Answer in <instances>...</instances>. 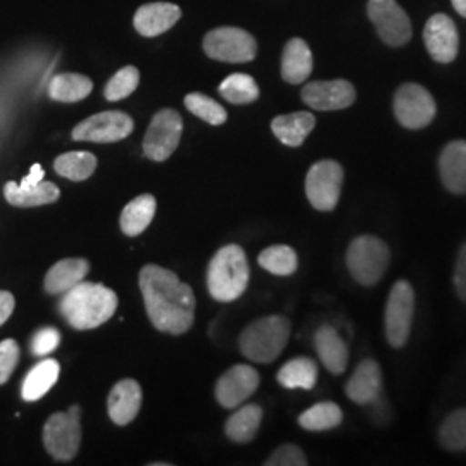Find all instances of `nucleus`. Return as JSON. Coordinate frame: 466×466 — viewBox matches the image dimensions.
I'll return each mask as SVG.
<instances>
[{
  "label": "nucleus",
  "mask_w": 466,
  "mask_h": 466,
  "mask_svg": "<svg viewBox=\"0 0 466 466\" xmlns=\"http://www.w3.org/2000/svg\"><path fill=\"white\" fill-rule=\"evenodd\" d=\"M138 283L147 315L159 332L182 335L190 330L196 317V296L190 285L157 265L142 268Z\"/></svg>",
  "instance_id": "nucleus-1"
},
{
  "label": "nucleus",
  "mask_w": 466,
  "mask_h": 466,
  "mask_svg": "<svg viewBox=\"0 0 466 466\" xmlns=\"http://www.w3.org/2000/svg\"><path fill=\"white\" fill-rule=\"evenodd\" d=\"M59 308L73 329L90 330L116 313L117 296L102 283L80 282L67 290Z\"/></svg>",
  "instance_id": "nucleus-2"
},
{
  "label": "nucleus",
  "mask_w": 466,
  "mask_h": 466,
  "mask_svg": "<svg viewBox=\"0 0 466 466\" xmlns=\"http://www.w3.org/2000/svg\"><path fill=\"white\" fill-rule=\"evenodd\" d=\"M249 285V263L240 246H225L218 250L208 268L209 294L221 302L238 299Z\"/></svg>",
  "instance_id": "nucleus-3"
},
{
  "label": "nucleus",
  "mask_w": 466,
  "mask_h": 466,
  "mask_svg": "<svg viewBox=\"0 0 466 466\" xmlns=\"http://www.w3.org/2000/svg\"><path fill=\"white\" fill-rule=\"evenodd\" d=\"M290 337V321L285 317H265L252 321L238 339L240 352L254 363H273Z\"/></svg>",
  "instance_id": "nucleus-4"
},
{
  "label": "nucleus",
  "mask_w": 466,
  "mask_h": 466,
  "mask_svg": "<svg viewBox=\"0 0 466 466\" xmlns=\"http://www.w3.org/2000/svg\"><path fill=\"white\" fill-rule=\"evenodd\" d=\"M350 277L363 285L373 287L380 282L390 263V250L375 235H360L350 244L346 254Z\"/></svg>",
  "instance_id": "nucleus-5"
},
{
  "label": "nucleus",
  "mask_w": 466,
  "mask_h": 466,
  "mask_svg": "<svg viewBox=\"0 0 466 466\" xmlns=\"http://www.w3.org/2000/svg\"><path fill=\"white\" fill-rule=\"evenodd\" d=\"M415 317V290L408 280H398L392 285L385 304V337L387 342L400 350L406 346Z\"/></svg>",
  "instance_id": "nucleus-6"
},
{
  "label": "nucleus",
  "mask_w": 466,
  "mask_h": 466,
  "mask_svg": "<svg viewBox=\"0 0 466 466\" xmlns=\"http://www.w3.org/2000/svg\"><path fill=\"white\" fill-rule=\"evenodd\" d=\"M44 444L52 458L69 461L76 456L82 444L80 408L71 406L67 413H54L44 427Z\"/></svg>",
  "instance_id": "nucleus-7"
},
{
  "label": "nucleus",
  "mask_w": 466,
  "mask_h": 466,
  "mask_svg": "<svg viewBox=\"0 0 466 466\" xmlns=\"http://www.w3.org/2000/svg\"><path fill=\"white\" fill-rule=\"evenodd\" d=\"M342 184L344 167L332 159L318 161L306 175V196L309 204L317 211L330 213L339 204Z\"/></svg>",
  "instance_id": "nucleus-8"
},
{
  "label": "nucleus",
  "mask_w": 466,
  "mask_h": 466,
  "mask_svg": "<svg viewBox=\"0 0 466 466\" xmlns=\"http://www.w3.org/2000/svg\"><path fill=\"white\" fill-rule=\"evenodd\" d=\"M204 52L223 63H249L256 57L258 44L242 28L221 26L204 36Z\"/></svg>",
  "instance_id": "nucleus-9"
},
{
  "label": "nucleus",
  "mask_w": 466,
  "mask_h": 466,
  "mask_svg": "<svg viewBox=\"0 0 466 466\" xmlns=\"http://www.w3.org/2000/svg\"><path fill=\"white\" fill-rule=\"evenodd\" d=\"M437 113L432 94L418 84H404L394 96V115L408 130L429 127Z\"/></svg>",
  "instance_id": "nucleus-10"
},
{
  "label": "nucleus",
  "mask_w": 466,
  "mask_h": 466,
  "mask_svg": "<svg viewBox=\"0 0 466 466\" xmlns=\"http://www.w3.org/2000/svg\"><path fill=\"white\" fill-rule=\"evenodd\" d=\"M184 132L182 116L173 109L156 113L144 137V154L152 161H167L177 150Z\"/></svg>",
  "instance_id": "nucleus-11"
},
{
  "label": "nucleus",
  "mask_w": 466,
  "mask_h": 466,
  "mask_svg": "<svg viewBox=\"0 0 466 466\" xmlns=\"http://www.w3.org/2000/svg\"><path fill=\"white\" fill-rule=\"evenodd\" d=\"M134 132V119L121 111H106L86 117L73 130V138L78 142L111 144L127 138Z\"/></svg>",
  "instance_id": "nucleus-12"
},
{
  "label": "nucleus",
  "mask_w": 466,
  "mask_h": 466,
  "mask_svg": "<svg viewBox=\"0 0 466 466\" xmlns=\"http://www.w3.org/2000/svg\"><path fill=\"white\" fill-rule=\"evenodd\" d=\"M368 16L387 46L400 47L411 38V21L396 0H370Z\"/></svg>",
  "instance_id": "nucleus-13"
},
{
  "label": "nucleus",
  "mask_w": 466,
  "mask_h": 466,
  "mask_svg": "<svg viewBox=\"0 0 466 466\" xmlns=\"http://www.w3.org/2000/svg\"><path fill=\"white\" fill-rule=\"evenodd\" d=\"M259 373L249 365H235L225 371L217 383V400L223 408L232 410L240 406L258 390Z\"/></svg>",
  "instance_id": "nucleus-14"
},
{
  "label": "nucleus",
  "mask_w": 466,
  "mask_h": 466,
  "mask_svg": "<svg viewBox=\"0 0 466 466\" xmlns=\"http://www.w3.org/2000/svg\"><path fill=\"white\" fill-rule=\"evenodd\" d=\"M302 100L317 111L346 109L356 100V88L348 80L313 82L302 88Z\"/></svg>",
  "instance_id": "nucleus-15"
},
{
  "label": "nucleus",
  "mask_w": 466,
  "mask_h": 466,
  "mask_svg": "<svg viewBox=\"0 0 466 466\" xmlns=\"http://www.w3.org/2000/svg\"><path fill=\"white\" fill-rule=\"evenodd\" d=\"M425 47L432 56L433 61L448 65L456 59L458 47H460V36L456 25L446 15H433L425 25Z\"/></svg>",
  "instance_id": "nucleus-16"
},
{
  "label": "nucleus",
  "mask_w": 466,
  "mask_h": 466,
  "mask_svg": "<svg viewBox=\"0 0 466 466\" xmlns=\"http://www.w3.org/2000/svg\"><path fill=\"white\" fill-rule=\"evenodd\" d=\"M382 370L375 360L361 361L346 383V394L352 402L367 406L382 394Z\"/></svg>",
  "instance_id": "nucleus-17"
},
{
  "label": "nucleus",
  "mask_w": 466,
  "mask_h": 466,
  "mask_svg": "<svg viewBox=\"0 0 466 466\" xmlns=\"http://www.w3.org/2000/svg\"><path fill=\"white\" fill-rule=\"evenodd\" d=\"M439 175L454 196H466V140H452L439 157Z\"/></svg>",
  "instance_id": "nucleus-18"
},
{
  "label": "nucleus",
  "mask_w": 466,
  "mask_h": 466,
  "mask_svg": "<svg viewBox=\"0 0 466 466\" xmlns=\"http://www.w3.org/2000/svg\"><path fill=\"white\" fill-rule=\"evenodd\" d=\"M182 16L178 5L171 2H152L142 5L134 17L137 32L144 36H157L177 25Z\"/></svg>",
  "instance_id": "nucleus-19"
},
{
  "label": "nucleus",
  "mask_w": 466,
  "mask_h": 466,
  "mask_svg": "<svg viewBox=\"0 0 466 466\" xmlns=\"http://www.w3.org/2000/svg\"><path fill=\"white\" fill-rule=\"evenodd\" d=\"M315 350L319 361L333 375H342L350 363L346 340L330 325H323L315 333Z\"/></svg>",
  "instance_id": "nucleus-20"
},
{
  "label": "nucleus",
  "mask_w": 466,
  "mask_h": 466,
  "mask_svg": "<svg viewBox=\"0 0 466 466\" xmlns=\"http://www.w3.org/2000/svg\"><path fill=\"white\" fill-rule=\"evenodd\" d=\"M142 406V389L138 382L125 379L117 382L107 400L109 417L116 425L132 423Z\"/></svg>",
  "instance_id": "nucleus-21"
},
{
  "label": "nucleus",
  "mask_w": 466,
  "mask_h": 466,
  "mask_svg": "<svg viewBox=\"0 0 466 466\" xmlns=\"http://www.w3.org/2000/svg\"><path fill=\"white\" fill-rule=\"evenodd\" d=\"M313 71V54L302 38L287 42L282 54V78L290 85H299L308 80Z\"/></svg>",
  "instance_id": "nucleus-22"
},
{
  "label": "nucleus",
  "mask_w": 466,
  "mask_h": 466,
  "mask_svg": "<svg viewBox=\"0 0 466 466\" xmlns=\"http://www.w3.org/2000/svg\"><path fill=\"white\" fill-rule=\"evenodd\" d=\"M315 125H317V119L311 113L299 111V113L275 117L271 121V130L285 146L299 147L308 138V135L313 132Z\"/></svg>",
  "instance_id": "nucleus-23"
},
{
  "label": "nucleus",
  "mask_w": 466,
  "mask_h": 466,
  "mask_svg": "<svg viewBox=\"0 0 466 466\" xmlns=\"http://www.w3.org/2000/svg\"><path fill=\"white\" fill-rule=\"evenodd\" d=\"M90 265L82 258H69L56 263L46 275V290L49 294H66L75 285L84 282Z\"/></svg>",
  "instance_id": "nucleus-24"
},
{
  "label": "nucleus",
  "mask_w": 466,
  "mask_h": 466,
  "mask_svg": "<svg viewBox=\"0 0 466 466\" xmlns=\"http://www.w3.org/2000/svg\"><path fill=\"white\" fill-rule=\"evenodd\" d=\"M156 209H157V202L156 198L150 194L138 196L137 199L128 202L121 213V230L128 237H137L142 232L147 230L152 219L156 217Z\"/></svg>",
  "instance_id": "nucleus-25"
},
{
  "label": "nucleus",
  "mask_w": 466,
  "mask_h": 466,
  "mask_svg": "<svg viewBox=\"0 0 466 466\" xmlns=\"http://www.w3.org/2000/svg\"><path fill=\"white\" fill-rule=\"evenodd\" d=\"M4 196L9 204L17 208H36L56 202L59 199L61 192L56 185L44 180L30 188H21L16 182H7L4 187Z\"/></svg>",
  "instance_id": "nucleus-26"
},
{
  "label": "nucleus",
  "mask_w": 466,
  "mask_h": 466,
  "mask_svg": "<svg viewBox=\"0 0 466 466\" xmlns=\"http://www.w3.org/2000/svg\"><path fill=\"white\" fill-rule=\"evenodd\" d=\"M59 363L56 360H44L26 375L23 387H21V396L23 400L28 402L42 400L54 383L59 379Z\"/></svg>",
  "instance_id": "nucleus-27"
},
{
  "label": "nucleus",
  "mask_w": 466,
  "mask_h": 466,
  "mask_svg": "<svg viewBox=\"0 0 466 466\" xmlns=\"http://www.w3.org/2000/svg\"><path fill=\"white\" fill-rule=\"evenodd\" d=\"M261 420H263V410L258 404H246L228 418L225 425V432L233 442L246 444L256 437V433L261 427Z\"/></svg>",
  "instance_id": "nucleus-28"
},
{
  "label": "nucleus",
  "mask_w": 466,
  "mask_h": 466,
  "mask_svg": "<svg viewBox=\"0 0 466 466\" xmlns=\"http://www.w3.org/2000/svg\"><path fill=\"white\" fill-rule=\"evenodd\" d=\"M279 383L285 389L311 390L318 380L317 363L311 358H294L285 363L277 375Z\"/></svg>",
  "instance_id": "nucleus-29"
},
{
  "label": "nucleus",
  "mask_w": 466,
  "mask_h": 466,
  "mask_svg": "<svg viewBox=\"0 0 466 466\" xmlns=\"http://www.w3.org/2000/svg\"><path fill=\"white\" fill-rule=\"evenodd\" d=\"M94 88L90 78L76 73H63L50 80L49 97L57 102H78L84 100Z\"/></svg>",
  "instance_id": "nucleus-30"
},
{
  "label": "nucleus",
  "mask_w": 466,
  "mask_h": 466,
  "mask_svg": "<svg viewBox=\"0 0 466 466\" xmlns=\"http://www.w3.org/2000/svg\"><path fill=\"white\" fill-rule=\"evenodd\" d=\"M344 420V413L339 404L325 400L306 410L299 417V425L308 432H325L337 429Z\"/></svg>",
  "instance_id": "nucleus-31"
},
{
  "label": "nucleus",
  "mask_w": 466,
  "mask_h": 466,
  "mask_svg": "<svg viewBox=\"0 0 466 466\" xmlns=\"http://www.w3.org/2000/svg\"><path fill=\"white\" fill-rule=\"evenodd\" d=\"M97 167V159L94 154L76 150V152H66L59 156L54 163V169L57 175L65 177L73 182H84L94 175Z\"/></svg>",
  "instance_id": "nucleus-32"
},
{
  "label": "nucleus",
  "mask_w": 466,
  "mask_h": 466,
  "mask_svg": "<svg viewBox=\"0 0 466 466\" xmlns=\"http://www.w3.org/2000/svg\"><path fill=\"white\" fill-rule=\"evenodd\" d=\"M259 267L265 268L269 273L279 277H289L296 273L299 259L296 250L289 246H271L263 250L258 258Z\"/></svg>",
  "instance_id": "nucleus-33"
},
{
  "label": "nucleus",
  "mask_w": 466,
  "mask_h": 466,
  "mask_svg": "<svg viewBox=\"0 0 466 466\" xmlns=\"http://www.w3.org/2000/svg\"><path fill=\"white\" fill-rule=\"evenodd\" d=\"M439 442L452 452L466 451V408L452 411L439 429Z\"/></svg>",
  "instance_id": "nucleus-34"
},
{
  "label": "nucleus",
  "mask_w": 466,
  "mask_h": 466,
  "mask_svg": "<svg viewBox=\"0 0 466 466\" xmlns=\"http://www.w3.org/2000/svg\"><path fill=\"white\" fill-rule=\"evenodd\" d=\"M219 94L232 104H250L259 97V86L249 75L235 73L219 85Z\"/></svg>",
  "instance_id": "nucleus-35"
},
{
  "label": "nucleus",
  "mask_w": 466,
  "mask_h": 466,
  "mask_svg": "<svg viewBox=\"0 0 466 466\" xmlns=\"http://www.w3.org/2000/svg\"><path fill=\"white\" fill-rule=\"evenodd\" d=\"M185 107H187L192 115L199 116L200 119H204L206 123L215 125V127L223 125V123L227 121V111H225V107L219 106L217 100H213L211 97L204 96V94H198V92L188 94V96L185 97Z\"/></svg>",
  "instance_id": "nucleus-36"
},
{
  "label": "nucleus",
  "mask_w": 466,
  "mask_h": 466,
  "mask_svg": "<svg viewBox=\"0 0 466 466\" xmlns=\"http://www.w3.org/2000/svg\"><path fill=\"white\" fill-rule=\"evenodd\" d=\"M140 82V73L135 66H127L119 69L116 75L107 82L106 90H104V97L111 102L123 100L128 96H132L135 88L138 86Z\"/></svg>",
  "instance_id": "nucleus-37"
},
{
  "label": "nucleus",
  "mask_w": 466,
  "mask_h": 466,
  "mask_svg": "<svg viewBox=\"0 0 466 466\" xmlns=\"http://www.w3.org/2000/svg\"><path fill=\"white\" fill-rule=\"evenodd\" d=\"M265 465L306 466L308 465V460H306V454L296 444H283L268 458Z\"/></svg>",
  "instance_id": "nucleus-38"
},
{
  "label": "nucleus",
  "mask_w": 466,
  "mask_h": 466,
  "mask_svg": "<svg viewBox=\"0 0 466 466\" xmlns=\"http://www.w3.org/2000/svg\"><path fill=\"white\" fill-rule=\"evenodd\" d=\"M19 361V346L16 340L5 339L0 342V385L7 382Z\"/></svg>",
  "instance_id": "nucleus-39"
},
{
  "label": "nucleus",
  "mask_w": 466,
  "mask_h": 466,
  "mask_svg": "<svg viewBox=\"0 0 466 466\" xmlns=\"http://www.w3.org/2000/svg\"><path fill=\"white\" fill-rule=\"evenodd\" d=\"M59 342H61L59 332L52 327H47V329H42L35 333L32 350H34L35 356H47L52 350H56Z\"/></svg>",
  "instance_id": "nucleus-40"
},
{
  "label": "nucleus",
  "mask_w": 466,
  "mask_h": 466,
  "mask_svg": "<svg viewBox=\"0 0 466 466\" xmlns=\"http://www.w3.org/2000/svg\"><path fill=\"white\" fill-rule=\"evenodd\" d=\"M367 406L368 417L375 425L385 427V425L390 423V420H392V408H390V402L387 400L383 394H380L377 400H371Z\"/></svg>",
  "instance_id": "nucleus-41"
},
{
  "label": "nucleus",
  "mask_w": 466,
  "mask_h": 466,
  "mask_svg": "<svg viewBox=\"0 0 466 466\" xmlns=\"http://www.w3.org/2000/svg\"><path fill=\"white\" fill-rule=\"evenodd\" d=\"M452 282H454V289H456L460 299L466 302V242L461 246L460 254H458Z\"/></svg>",
  "instance_id": "nucleus-42"
},
{
  "label": "nucleus",
  "mask_w": 466,
  "mask_h": 466,
  "mask_svg": "<svg viewBox=\"0 0 466 466\" xmlns=\"http://www.w3.org/2000/svg\"><path fill=\"white\" fill-rule=\"evenodd\" d=\"M15 311V298L7 290H0V327L9 319Z\"/></svg>",
  "instance_id": "nucleus-43"
},
{
  "label": "nucleus",
  "mask_w": 466,
  "mask_h": 466,
  "mask_svg": "<svg viewBox=\"0 0 466 466\" xmlns=\"http://www.w3.org/2000/svg\"><path fill=\"white\" fill-rule=\"evenodd\" d=\"M44 180V169H42V167L40 165H34L32 167V171H30V175L26 177V178H23L21 180V184L19 187L21 188H30V187H35L36 184H40Z\"/></svg>",
  "instance_id": "nucleus-44"
},
{
  "label": "nucleus",
  "mask_w": 466,
  "mask_h": 466,
  "mask_svg": "<svg viewBox=\"0 0 466 466\" xmlns=\"http://www.w3.org/2000/svg\"><path fill=\"white\" fill-rule=\"evenodd\" d=\"M451 2H452L454 9L458 11V15L466 17V0H451Z\"/></svg>",
  "instance_id": "nucleus-45"
}]
</instances>
